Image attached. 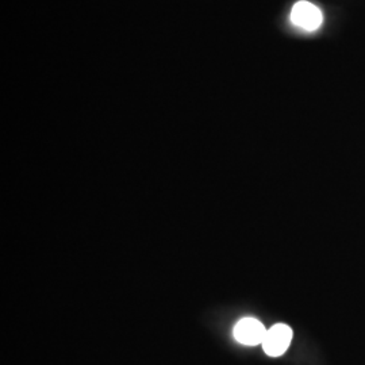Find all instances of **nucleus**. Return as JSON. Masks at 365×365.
<instances>
[{
  "label": "nucleus",
  "instance_id": "obj_1",
  "mask_svg": "<svg viewBox=\"0 0 365 365\" xmlns=\"http://www.w3.org/2000/svg\"><path fill=\"white\" fill-rule=\"evenodd\" d=\"M289 19L297 29L304 31H315L324 24V14L313 3L307 0H300L294 4Z\"/></svg>",
  "mask_w": 365,
  "mask_h": 365
},
{
  "label": "nucleus",
  "instance_id": "obj_2",
  "mask_svg": "<svg viewBox=\"0 0 365 365\" xmlns=\"http://www.w3.org/2000/svg\"><path fill=\"white\" fill-rule=\"evenodd\" d=\"M292 339V330L291 327L284 324H277L267 330L265 339L262 341L264 352L271 357H279L286 351Z\"/></svg>",
  "mask_w": 365,
  "mask_h": 365
},
{
  "label": "nucleus",
  "instance_id": "obj_3",
  "mask_svg": "<svg viewBox=\"0 0 365 365\" xmlns=\"http://www.w3.org/2000/svg\"><path fill=\"white\" fill-rule=\"evenodd\" d=\"M233 334H235V339L240 344L255 346V345L262 344V341L265 339V334H267V330L260 321H257L255 318H242L235 325Z\"/></svg>",
  "mask_w": 365,
  "mask_h": 365
}]
</instances>
